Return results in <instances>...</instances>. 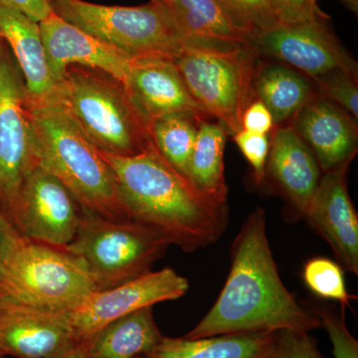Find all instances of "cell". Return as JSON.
I'll return each mask as SVG.
<instances>
[{
  "label": "cell",
  "mask_w": 358,
  "mask_h": 358,
  "mask_svg": "<svg viewBox=\"0 0 358 358\" xmlns=\"http://www.w3.org/2000/svg\"><path fill=\"white\" fill-rule=\"evenodd\" d=\"M271 134L264 183L285 199L291 216L303 217L322 178L319 162L291 124L275 127Z\"/></svg>",
  "instance_id": "16"
},
{
  "label": "cell",
  "mask_w": 358,
  "mask_h": 358,
  "mask_svg": "<svg viewBox=\"0 0 358 358\" xmlns=\"http://www.w3.org/2000/svg\"><path fill=\"white\" fill-rule=\"evenodd\" d=\"M51 102L60 106L106 154L128 157L152 145L148 122L124 84L102 71L70 66Z\"/></svg>",
  "instance_id": "4"
},
{
  "label": "cell",
  "mask_w": 358,
  "mask_h": 358,
  "mask_svg": "<svg viewBox=\"0 0 358 358\" xmlns=\"http://www.w3.org/2000/svg\"><path fill=\"white\" fill-rule=\"evenodd\" d=\"M78 341L70 313L51 312L0 296V355L53 358Z\"/></svg>",
  "instance_id": "13"
},
{
  "label": "cell",
  "mask_w": 358,
  "mask_h": 358,
  "mask_svg": "<svg viewBox=\"0 0 358 358\" xmlns=\"http://www.w3.org/2000/svg\"><path fill=\"white\" fill-rule=\"evenodd\" d=\"M35 162L31 103L7 46L0 57V206L8 217Z\"/></svg>",
  "instance_id": "9"
},
{
  "label": "cell",
  "mask_w": 358,
  "mask_h": 358,
  "mask_svg": "<svg viewBox=\"0 0 358 358\" xmlns=\"http://www.w3.org/2000/svg\"><path fill=\"white\" fill-rule=\"evenodd\" d=\"M202 120L210 119L193 113L182 112L162 115L148 122V133L155 148L186 179L188 164Z\"/></svg>",
  "instance_id": "25"
},
{
  "label": "cell",
  "mask_w": 358,
  "mask_h": 358,
  "mask_svg": "<svg viewBox=\"0 0 358 358\" xmlns=\"http://www.w3.org/2000/svg\"><path fill=\"white\" fill-rule=\"evenodd\" d=\"M2 1L17 9L20 13H24L36 22H41L53 13L50 0H2Z\"/></svg>",
  "instance_id": "35"
},
{
  "label": "cell",
  "mask_w": 358,
  "mask_h": 358,
  "mask_svg": "<svg viewBox=\"0 0 358 358\" xmlns=\"http://www.w3.org/2000/svg\"><path fill=\"white\" fill-rule=\"evenodd\" d=\"M275 129L274 120L267 107L256 99L245 110L242 129L251 133L268 134Z\"/></svg>",
  "instance_id": "33"
},
{
  "label": "cell",
  "mask_w": 358,
  "mask_h": 358,
  "mask_svg": "<svg viewBox=\"0 0 358 358\" xmlns=\"http://www.w3.org/2000/svg\"><path fill=\"white\" fill-rule=\"evenodd\" d=\"M266 358H326L320 355L315 339L308 331H284L275 333L274 343Z\"/></svg>",
  "instance_id": "30"
},
{
  "label": "cell",
  "mask_w": 358,
  "mask_h": 358,
  "mask_svg": "<svg viewBox=\"0 0 358 358\" xmlns=\"http://www.w3.org/2000/svg\"><path fill=\"white\" fill-rule=\"evenodd\" d=\"M0 37L20 68L30 103L51 102L57 84L49 69L39 22L0 0Z\"/></svg>",
  "instance_id": "19"
},
{
  "label": "cell",
  "mask_w": 358,
  "mask_h": 358,
  "mask_svg": "<svg viewBox=\"0 0 358 358\" xmlns=\"http://www.w3.org/2000/svg\"><path fill=\"white\" fill-rule=\"evenodd\" d=\"M310 310L317 315L320 327L329 334L334 358H358V341L346 326L345 308L341 307V313L322 305H313Z\"/></svg>",
  "instance_id": "29"
},
{
  "label": "cell",
  "mask_w": 358,
  "mask_h": 358,
  "mask_svg": "<svg viewBox=\"0 0 358 358\" xmlns=\"http://www.w3.org/2000/svg\"><path fill=\"white\" fill-rule=\"evenodd\" d=\"M96 291L82 259L23 236L0 271V296L51 312H73Z\"/></svg>",
  "instance_id": "5"
},
{
  "label": "cell",
  "mask_w": 358,
  "mask_h": 358,
  "mask_svg": "<svg viewBox=\"0 0 358 358\" xmlns=\"http://www.w3.org/2000/svg\"><path fill=\"white\" fill-rule=\"evenodd\" d=\"M303 280L315 296L338 301L341 307H350V301L355 299L346 288L343 267L331 259L315 257L308 260L303 266Z\"/></svg>",
  "instance_id": "26"
},
{
  "label": "cell",
  "mask_w": 358,
  "mask_h": 358,
  "mask_svg": "<svg viewBox=\"0 0 358 358\" xmlns=\"http://www.w3.org/2000/svg\"><path fill=\"white\" fill-rule=\"evenodd\" d=\"M31 109L36 162L67 186L85 210L129 220L114 174L98 148L55 102L31 103Z\"/></svg>",
  "instance_id": "3"
},
{
  "label": "cell",
  "mask_w": 358,
  "mask_h": 358,
  "mask_svg": "<svg viewBox=\"0 0 358 358\" xmlns=\"http://www.w3.org/2000/svg\"><path fill=\"white\" fill-rule=\"evenodd\" d=\"M228 133L213 120L200 122L193 147L187 179L207 199L227 203L228 186L224 173V150Z\"/></svg>",
  "instance_id": "24"
},
{
  "label": "cell",
  "mask_w": 358,
  "mask_h": 358,
  "mask_svg": "<svg viewBox=\"0 0 358 358\" xmlns=\"http://www.w3.org/2000/svg\"><path fill=\"white\" fill-rule=\"evenodd\" d=\"M357 78L345 71L336 69L315 78L313 82L320 96L338 103L357 120Z\"/></svg>",
  "instance_id": "28"
},
{
  "label": "cell",
  "mask_w": 358,
  "mask_h": 358,
  "mask_svg": "<svg viewBox=\"0 0 358 358\" xmlns=\"http://www.w3.org/2000/svg\"><path fill=\"white\" fill-rule=\"evenodd\" d=\"M320 320L285 286L267 234V216L257 207L231 249V268L222 291L206 315L183 338L220 334L310 331Z\"/></svg>",
  "instance_id": "1"
},
{
  "label": "cell",
  "mask_w": 358,
  "mask_h": 358,
  "mask_svg": "<svg viewBox=\"0 0 358 358\" xmlns=\"http://www.w3.org/2000/svg\"><path fill=\"white\" fill-rule=\"evenodd\" d=\"M345 8L348 10L352 11L355 15L358 13V0H339Z\"/></svg>",
  "instance_id": "37"
},
{
  "label": "cell",
  "mask_w": 358,
  "mask_h": 358,
  "mask_svg": "<svg viewBox=\"0 0 358 358\" xmlns=\"http://www.w3.org/2000/svg\"><path fill=\"white\" fill-rule=\"evenodd\" d=\"M20 237L10 218L0 206V271Z\"/></svg>",
  "instance_id": "34"
},
{
  "label": "cell",
  "mask_w": 358,
  "mask_h": 358,
  "mask_svg": "<svg viewBox=\"0 0 358 358\" xmlns=\"http://www.w3.org/2000/svg\"><path fill=\"white\" fill-rule=\"evenodd\" d=\"M190 46L237 48L252 45L231 23L216 0H155Z\"/></svg>",
  "instance_id": "20"
},
{
  "label": "cell",
  "mask_w": 358,
  "mask_h": 358,
  "mask_svg": "<svg viewBox=\"0 0 358 358\" xmlns=\"http://www.w3.org/2000/svg\"><path fill=\"white\" fill-rule=\"evenodd\" d=\"M233 141L251 166L256 185H262L270 152V136L241 129L233 136Z\"/></svg>",
  "instance_id": "31"
},
{
  "label": "cell",
  "mask_w": 358,
  "mask_h": 358,
  "mask_svg": "<svg viewBox=\"0 0 358 358\" xmlns=\"http://www.w3.org/2000/svg\"><path fill=\"white\" fill-rule=\"evenodd\" d=\"M89 343L90 338L77 341L53 358H88Z\"/></svg>",
  "instance_id": "36"
},
{
  "label": "cell",
  "mask_w": 358,
  "mask_h": 358,
  "mask_svg": "<svg viewBox=\"0 0 358 358\" xmlns=\"http://www.w3.org/2000/svg\"><path fill=\"white\" fill-rule=\"evenodd\" d=\"M256 99L267 107L275 127L289 124L313 99L319 96L313 80L286 64L262 62L253 80Z\"/></svg>",
  "instance_id": "21"
},
{
  "label": "cell",
  "mask_w": 358,
  "mask_h": 358,
  "mask_svg": "<svg viewBox=\"0 0 358 358\" xmlns=\"http://www.w3.org/2000/svg\"><path fill=\"white\" fill-rule=\"evenodd\" d=\"M0 358H3V357H2V355H0Z\"/></svg>",
  "instance_id": "39"
},
{
  "label": "cell",
  "mask_w": 358,
  "mask_h": 358,
  "mask_svg": "<svg viewBox=\"0 0 358 358\" xmlns=\"http://www.w3.org/2000/svg\"><path fill=\"white\" fill-rule=\"evenodd\" d=\"M169 245L145 224L110 220L83 209L76 235L64 249L84 261L96 289L103 291L152 271Z\"/></svg>",
  "instance_id": "6"
},
{
  "label": "cell",
  "mask_w": 358,
  "mask_h": 358,
  "mask_svg": "<svg viewBox=\"0 0 358 358\" xmlns=\"http://www.w3.org/2000/svg\"><path fill=\"white\" fill-rule=\"evenodd\" d=\"M252 45L260 56L275 59L312 80L336 69L358 77L357 61L334 35L329 20L277 24Z\"/></svg>",
  "instance_id": "11"
},
{
  "label": "cell",
  "mask_w": 358,
  "mask_h": 358,
  "mask_svg": "<svg viewBox=\"0 0 358 358\" xmlns=\"http://www.w3.org/2000/svg\"><path fill=\"white\" fill-rule=\"evenodd\" d=\"M129 218L159 231L185 252L216 243L229 223L228 203L207 199L166 162L154 143L134 155L101 152Z\"/></svg>",
  "instance_id": "2"
},
{
  "label": "cell",
  "mask_w": 358,
  "mask_h": 358,
  "mask_svg": "<svg viewBox=\"0 0 358 358\" xmlns=\"http://www.w3.org/2000/svg\"><path fill=\"white\" fill-rule=\"evenodd\" d=\"M173 60L200 107L228 134L239 133L245 110L256 100L253 80L260 54L255 47L188 46Z\"/></svg>",
  "instance_id": "7"
},
{
  "label": "cell",
  "mask_w": 358,
  "mask_h": 358,
  "mask_svg": "<svg viewBox=\"0 0 358 358\" xmlns=\"http://www.w3.org/2000/svg\"><path fill=\"white\" fill-rule=\"evenodd\" d=\"M188 289L187 279L173 268L150 271L115 288L94 292L70 313L71 322L78 341H84L122 315L164 301L178 300Z\"/></svg>",
  "instance_id": "12"
},
{
  "label": "cell",
  "mask_w": 358,
  "mask_h": 358,
  "mask_svg": "<svg viewBox=\"0 0 358 358\" xmlns=\"http://www.w3.org/2000/svg\"><path fill=\"white\" fill-rule=\"evenodd\" d=\"M45 52L56 84L70 66L102 71L126 81L134 58L124 51L83 31L55 13L39 22Z\"/></svg>",
  "instance_id": "15"
},
{
  "label": "cell",
  "mask_w": 358,
  "mask_h": 358,
  "mask_svg": "<svg viewBox=\"0 0 358 358\" xmlns=\"http://www.w3.org/2000/svg\"><path fill=\"white\" fill-rule=\"evenodd\" d=\"M231 23L253 42L279 24L272 0H216Z\"/></svg>",
  "instance_id": "27"
},
{
  "label": "cell",
  "mask_w": 358,
  "mask_h": 358,
  "mask_svg": "<svg viewBox=\"0 0 358 358\" xmlns=\"http://www.w3.org/2000/svg\"><path fill=\"white\" fill-rule=\"evenodd\" d=\"M124 86L148 124L162 115L182 112L213 120L190 95L173 58H134Z\"/></svg>",
  "instance_id": "17"
},
{
  "label": "cell",
  "mask_w": 358,
  "mask_h": 358,
  "mask_svg": "<svg viewBox=\"0 0 358 358\" xmlns=\"http://www.w3.org/2000/svg\"><path fill=\"white\" fill-rule=\"evenodd\" d=\"M6 47L7 45L6 42H4V40L0 37V57H1L2 53H3V51L6 50Z\"/></svg>",
  "instance_id": "38"
},
{
  "label": "cell",
  "mask_w": 358,
  "mask_h": 358,
  "mask_svg": "<svg viewBox=\"0 0 358 358\" xmlns=\"http://www.w3.org/2000/svg\"><path fill=\"white\" fill-rule=\"evenodd\" d=\"M164 336L152 307L122 315L90 338L88 358H143L154 352Z\"/></svg>",
  "instance_id": "22"
},
{
  "label": "cell",
  "mask_w": 358,
  "mask_h": 358,
  "mask_svg": "<svg viewBox=\"0 0 358 358\" xmlns=\"http://www.w3.org/2000/svg\"><path fill=\"white\" fill-rule=\"evenodd\" d=\"M61 18L133 58H176L190 46L164 7L103 6L84 0H50Z\"/></svg>",
  "instance_id": "8"
},
{
  "label": "cell",
  "mask_w": 358,
  "mask_h": 358,
  "mask_svg": "<svg viewBox=\"0 0 358 358\" xmlns=\"http://www.w3.org/2000/svg\"><path fill=\"white\" fill-rule=\"evenodd\" d=\"M275 336L259 331L194 339L164 336L154 352L143 358H266Z\"/></svg>",
  "instance_id": "23"
},
{
  "label": "cell",
  "mask_w": 358,
  "mask_h": 358,
  "mask_svg": "<svg viewBox=\"0 0 358 358\" xmlns=\"http://www.w3.org/2000/svg\"><path fill=\"white\" fill-rule=\"evenodd\" d=\"M289 124L310 148L322 173L352 162L357 157V120L338 103L317 96Z\"/></svg>",
  "instance_id": "18"
},
{
  "label": "cell",
  "mask_w": 358,
  "mask_h": 358,
  "mask_svg": "<svg viewBox=\"0 0 358 358\" xmlns=\"http://www.w3.org/2000/svg\"><path fill=\"white\" fill-rule=\"evenodd\" d=\"M352 162L322 173L305 217L334 250L339 265L358 274V214L348 189Z\"/></svg>",
  "instance_id": "14"
},
{
  "label": "cell",
  "mask_w": 358,
  "mask_h": 358,
  "mask_svg": "<svg viewBox=\"0 0 358 358\" xmlns=\"http://www.w3.org/2000/svg\"><path fill=\"white\" fill-rule=\"evenodd\" d=\"M82 211L67 186L36 162L23 178L9 218L21 236L64 249L76 235Z\"/></svg>",
  "instance_id": "10"
},
{
  "label": "cell",
  "mask_w": 358,
  "mask_h": 358,
  "mask_svg": "<svg viewBox=\"0 0 358 358\" xmlns=\"http://www.w3.org/2000/svg\"><path fill=\"white\" fill-rule=\"evenodd\" d=\"M279 24H298L313 20H331L317 0H272Z\"/></svg>",
  "instance_id": "32"
}]
</instances>
